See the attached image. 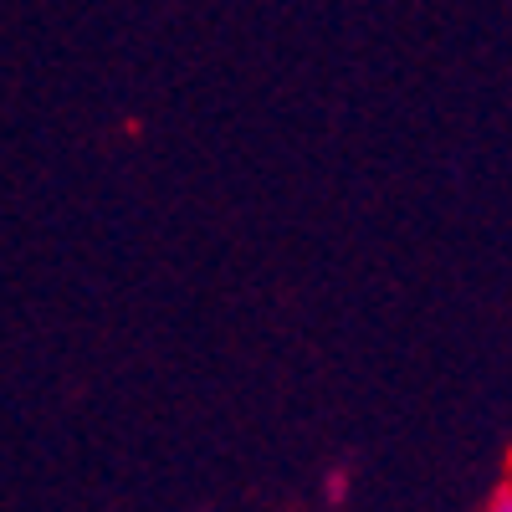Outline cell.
Wrapping results in <instances>:
<instances>
[{
    "instance_id": "obj_1",
    "label": "cell",
    "mask_w": 512,
    "mask_h": 512,
    "mask_svg": "<svg viewBox=\"0 0 512 512\" xmlns=\"http://www.w3.org/2000/svg\"><path fill=\"white\" fill-rule=\"evenodd\" d=\"M487 512H512V487H502V492L487 502Z\"/></svg>"
}]
</instances>
